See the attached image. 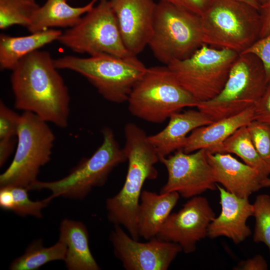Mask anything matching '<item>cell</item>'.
I'll use <instances>...</instances> for the list:
<instances>
[{
	"mask_svg": "<svg viewBox=\"0 0 270 270\" xmlns=\"http://www.w3.org/2000/svg\"><path fill=\"white\" fill-rule=\"evenodd\" d=\"M215 182L230 192L248 198L263 188L266 178L258 170L243 163L229 153H210L206 151ZM267 178V177H266Z\"/></svg>",
	"mask_w": 270,
	"mask_h": 270,
	"instance_id": "16",
	"label": "cell"
},
{
	"mask_svg": "<svg viewBox=\"0 0 270 270\" xmlns=\"http://www.w3.org/2000/svg\"><path fill=\"white\" fill-rule=\"evenodd\" d=\"M14 204V197L10 186H0V206L6 210L12 211Z\"/></svg>",
	"mask_w": 270,
	"mask_h": 270,
	"instance_id": "37",
	"label": "cell"
},
{
	"mask_svg": "<svg viewBox=\"0 0 270 270\" xmlns=\"http://www.w3.org/2000/svg\"><path fill=\"white\" fill-rule=\"evenodd\" d=\"M210 153L233 154L240 157L248 165L258 170L265 177L270 171L258 154L252 142L247 126L238 129L221 144L206 150Z\"/></svg>",
	"mask_w": 270,
	"mask_h": 270,
	"instance_id": "24",
	"label": "cell"
},
{
	"mask_svg": "<svg viewBox=\"0 0 270 270\" xmlns=\"http://www.w3.org/2000/svg\"><path fill=\"white\" fill-rule=\"evenodd\" d=\"M66 246L62 242L50 247L44 246L43 240H34L22 256L15 258L10 264V270H38L48 262L64 260L66 254Z\"/></svg>",
	"mask_w": 270,
	"mask_h": 270,
	"instance_id": "25",
	"label": "cell"
},
{
	"mask_svg": "<svg viewBox=\"0 0 270 270\" xmlns=\"http://www.w3.org/2000/svg\"><path fill=\"white\" fill-rule=\"evenodd\" d=\"M254 120V106L233 116L198 128L188 136L182 149L186 153L219 144L242 126Z\"/></svg>",
	"mask_w": 270,
	"mask_h": 270,
	"instance_id": "21",
	"label": "cell"
},
{
	"mask_svg": "<svg viewBox=\"0 0 270 270\" xmlns=\"http://www.w3.org/2000/svg\"><path fill=\"white\" fill-rule=\"evenodd\" d=\"M238 0L242 1L246 3H247L255 7L256 8L258 9L259 8L260 6V4H258V2H257L256 0Z\"/></svg>",
	"mask_w": 270,
	"mask_h": 270,
	"instance_id": "38",
	"label": "cell"
},
{
	"mask_svg": "<svg viewBox=\"0 0 270 270\" xmlns=\"http://www.w3.org/2000/svg\"><path fill=\"white\" fill-rule=\"evenodd\" d=\"M204 44L242 53L260 38L258 9L238 0H213L201 16Z\"/></svg>",
	"mask_w": 270,
	"mask_h": 270,
	"instance_id": "5",
	"label": "cell"
},
{
	"mask_svg": "<svg viewBox=\"0 0 270 270\" xmlns=\"http://www.w3.org/2000/svg\"><path fill=\"white\" fill-rule=\"evenodd\" d=\"M258 12L261 24L260 38H262L270 34V0L260 6Z\"/></svg>",
	"mask_w": 270,
	"mask_h": 270,
	"instance_id": "35",
	"label": "cell"
},
{
	"mask_svg": "<svg viewBox=\"0 0 270 270\" xmlns=\"http://www.w3.org/2000/svg\"><path fill=\"white\" fill-rule=\"evenodd\" d=\"M62 32L48 29L22 36H0V68L12 70L26 55L38 50L44 46L58 40Z\"/></svg>",
	"mask_w": 270,
	"mask_h": 270,
	"instance_id": "23",
	"label": "cell"
},
{
	"mask_svg": "<svg viewBox=\"0 0 270 270\" xmlns=\"http://www.w3.org/2000/svg\"><path fill=\"white\" fill-rule=\"evenodd\" d=\"M14 157L0 175V186H19L28 188L38 180L40 168L50 159L55 136L48 122L36 114H20Z\"/></svg>",
	"mask_w": 270,
	"mask_h": 270,
	"instance_id": "9",
	"label": "cell"
},
{
	"mask_svg": "<svg viewBox=\"0 0 270 270\" xmlns=\"http://www.w3.org/2000/svg\"><path fill=\"white\" fill-rule=\"evenodd\" d=\"M266 84L260 60L252 53H240L220 93L210 100L199 102L196 108L213 122L233 116L254 106Z\"/></svg>",
	"mask_w": 270,
	"mask_h": 270,
	"instance_id": "8",
	"label": "cell"
},
{
	"mask_svg": "<svg viewBox=\"0 0 270 270\" xmlns=\"http://www.w3.org/2000/svg\"><path fill=\"white\" fill-rule=\"evenodd\" d=\"M238 54L204 44L190 57L174 60L167 66L198 102H206L222 91Z\"/></svg>",
	"mask_w": 270,
	"mask_h": 270,
	"instance_id": "10",
	"label": "cell"
},
{
	"mask_svg": "<svg viewBox=\"0 0 270 270\" xmlns=\"http://www.w3.org/2000/svg\"><path fill=\"white\" fill-rule=\"evenodd\" d=\"M190 11L201 16L213 0H158Z\"/></svg>",
	"mask_w": 270,
	"mask_h": 270,
	"instance_id": "33",
	"label": "cell"
},
{
	"mask_svg": "<svg viewBox=\"0 0 270 270\" xmlns=\"http://www.w3.org/2000/svg\"><path fill=\"white\" fill-rule=\"evenodd\" d=\"M88 240V230L82 222L68 218L62 221L58 240L66 246L64 262L67 269H100L91 252Z\"/></svg>",
	"mask_w": 270,
	"mask_h": 270,
	"instance_id": "20",
	"label": "cell"
},
{
	"mask_svg": "<svg viewBox=\"0 0 270 270\" xmlns=\"http://www.w3.org/2000/svg\"><path fill=\"white\" fill-rule=\"evenodd\" d=\"M16 143L15 138L0 140V166L2 168L12 153Z\"/></svg>",
	"mask_w": 270,
	"mask_h": 270,
	"instance_id": "36",
	"label": "cell"
},
{
	"mask_svg": "<svg viewBox=\"0 0 270 270\" xmlns=\"http://www.w3.org/2000/svg\"><path fill=\"white\" fill-rule=\"evenodd\" d=\"M10 186L14 197L12 212L21 216H30L38 218L42 217V210L52 200L49 196L41 200L33 201L30 198L26 188Z\"/></svg>",
	"mask_w": 270,
	"mask_h": 270,
	"instance_id": "28",
	"label": "cell"
},
{
	"mask_svg": "<svg viewBox=\"0 0 270 270\" xmlns=\"http://www.w3.org/2000/svg\"><path fill=\"white\" fill-rule=\"evenodd\" d=\"M20 115L0 102V140L17 136Z\"/></svg>",
	"mask_w": 270,
	"mask_h": 270,
	"instance_id": "30",
	"label": "cell"
},
{
	"mask_svg": "<svg viewBox=\"0 0 270 270\" xmlns=\"http://www.w3.org/2000/svg\"><path fill=\"white\" fill-rule=\"evenodd\" d=\"M166 167L168 180L160 193L175 192L186 198L217 189L206 149L186 153L182 150L159 158Z\"/></svg>",
	"mask_w": 270,
	"mask_h": 270,
	"instance_id": "12",
	"label": "cell"
},
{
	"mask_svg": "<svg viewBox=\"0 0 270 270\" xmlns=\"http://www.w3.org/2000/svg\"><path fill=\"white\" fill-rule=\"evenodd\" d=\"M175 192L159 194L146 190L141 193L136 215L140 237H156L180 198Z\"/></svg>",
	"mask_w": 270,
	"mask_h": 270,
	"instance_id": "19",
	"label": "cell"
},
{
	"mask_svg": "<svg viewBox=\"0 0 270 270\" xmlns=\"http://www.w3.org/2000/svg\"><path fill=\"white\" fill-rule=\"evenodd\" d=\"M39 7L35 0H0V28L16 24L28 28Z\"/></svg>",
	"mask_w": 270,
	"mask_h": 270,
	"instance_id": "26",
	"label": "cell"
},
{
	"mask_svg": "<svg viewBox=\"0 0 270 270\" xmlns=\"http://www.w3.org/2000/svg\"><path fill=\"white\" fill-rule=\"evenodd\" d=\"M262 186L263 188L270 187V178L267 177L263 180Z\"/></svg>",
	"mask_w": 270,
	"mask_h": 270,
	"instance_id": "39",
	"label": "cell"
},
{
	"mask_svg": "<svg viewBox=\"0 0 270 270\" xmlns=\"http://www.w3.org/2000/svg\"><path fill=\"white\" fill-rule=\"evenodd\" d=\"M215 217L206 198L192 197L179 211L170 214L156 237L178 244L186 254L193 252L197 243L208 236V226Z\"/></svg>",
	"mask_w": 270,
	"mask_h": 270,
	"instance_id": "14",
	"label": "cell"
},
{
	"mask_svg": "<svg viewBox=\"0 0 270 270\" xmlns=\"http://www.w3.org/2000/svg\"><path fill=\"white\" fill-rule=\"evenodd\" d=\"M110 240L115 256L126 270H166L182 252L178 244L156 236L147 242H140L128 235L118 224H114Z\"/></svg>",
	"mask_w": 270,
	"mask_h": 270,
	"instance_id": "13",
	"label": "cell"
},
{
	"mask_svg": "<svg viewBox=\"0 0 270 270\" xmlns=\"http://www.w3.org/2000/svg\"><path fill=\"white\" fill-rule=\"evenodd\" d=\"M68 0H47L34 14L27 28L30 33L42 32L52 27H72L82 15L91 10L98 0H91L86 5L72 7Z\"/></svg>",
	"mask_w": 270,
	"mask_h": 270,
	"instance_id": "22",
	"label": "cell"
},
{
	"mask_svg": "<svg viewBox=\"0 0 270 270\" xmlns=\"http://www.w3.org/2000/svg\"><path fill=\"white\" fill-rule=\"evenodd\" d=\"M253 206L255 218L253 240L256 243L264 244L270 254V196L258 195Z\"/></svg>",
	"mask_w": 270,
	"mask_h": 270,
	"instance_id": "27",
	"label": "cell"
},
{
	"mask_svg": "<svg viewBox=\"0 0 270 270\" xmlns=\"http://www.w3.org/2000/svg\"><path fill=\"white\" fill-rule=\"evenodd\" d=\"M203 44L200 16L168 2H157L148 46L158 61L168 66L186 59Z\"/></svg>",
	"mask_w": 270,
	"mask_h": 270,
	"instance_id": "6",
	"label": "cell"
},
{
	"mask_svg": "<svg viewBox=\"0 0 270 270\" xmlns=\"http://www.w3.org/2000/svg\"><path fill=\"white\" fill-rule=\"evenodd\" d=\"M98 1L76 25L62 32L58 41L74 52L90 56L107 54L124 58L133 55L124 44L110 0Z\"/></svg>",
	"mask_w": 270,
	"mask_h": 270,
	"instance_id": "11",
	"label": "cell"
},
{
	"mask_svg": "<svg viewBox=\"0 0 270 270\" xmlns=\"http://www.w3.org/2000/svg\"><path fill=\"white\" fill-rule=\"evenodd\" d=\"M260 5H262L266 3L268 0H256Z\"/></svg>",
	"mask_w": 270,
	"mask_h": 270,
	"instance_id": "40",
	"label": "cell"
},
{
	"mask_svg": "<svg viewBox=\"0 0 270 270\" xmlns=\"http://www.w3.org/2000/svg\"><path fill=\"white\" fill-rule=\"evenodd\" d=\"M124 44L137 56L151 36L157 2L154 0H110Z\"/></svg>",
	"mask_w": 270,
	"mask_h": 270,
	"instance_id": "15",
	"label": "cell"
},
{
	"mask_svg": "<svg viewBox=\"0 0 270 270\" xmlns=\"http://www.w3.org/2000/svg\"><path fill=\"white\" fill-rule=\"evenodd\" d=\"M247 126L258 154L270 171V125L252 120Z\"/></svg>",
	"mask_w": 270,
	"mask_h": 270,
	"instance_id": "29",
	"label": "cell"
},
{
	"mask_svg": "<svg viewBox=\"0 0 270 270\" xmlns=\"http://www.w3.org/2000/svg\"><path fill=\"white\" fill-rule=\"evenodd\" d=\"M123 148L128 162L124 185L114 196L106 202L108 220L124 227L134 239L138 240L136 215L142 188L146 180L156 179L155 168L158 154L145 132L133 122L126 124Z\"/></svg>",
	"mask_w": 270,
	"mask_h": 270,
	"instance_id": "2",
	"label": "cell"
},
{
	"mask_svg": "<svg viewBox=\"0 0 270 270\" xmlns=\"http://www.w3.org/2000/svg\"><path fill=\"white\" fill-rule=\"evenodd\" d=\"M166 126L160 132L148 136L159 158L182 150L188 134L194 129L213 122L204 113L198 110H188L177 112L168 118Z\"/></svg>",
	"mask_w": 270,
	"mask_h": 270,
	"instance_id": "18",
	"label": "cell"
},
{
	"mask_svg": "<svg viewBox=\"0 0 270 270\" xmlns=\"http://www.w3.org/2000/svg\"><path fill=\"white\" fill-rule=\"evenodd\" d=\"M221 212L210 223L208 236L210 238L224 236L235 244L244 241L252 234L248 219L254 214V206L248 198L238 197L217 184Z\"/></svg>",
	"mask_w": 270,
	"mask_h": 270,
	"instance_id": "17",
	"label": "cell"
},
{
	"mask_svg": "<svg viewBox=\"0 0 270 270\" xmlns=\"http://www.w3.org/2000/svg\"><path fill=\"white\" fill-rule=\"evenodd\" d=\"M244 52L253 54L260 60L264 69L267 82L270 80V34L258 39L242 53Z\"/></svg>",
	"mask_w": 270,
	"mask_h": 270,
	"instance_id": "31",
	"label": "cell"
},
{
	"mask_svg": "<svg viewBox=\"0 0 270 270\" xmlns=\"http://www.w3.org/2000/svg\"><path fill=\"white\" fill-rule=\"evenodd\" d=\"M58 69L75 72L84 77L105 100L127 102L136 83L147 68L136 56L122 58L99 54L88 58L66 56L54 60Z\"/></svg>",
	"mask_w": 270,
	"mask_h": 270,
	"instance_id": "3",
	"label": "cell"
},
{
	"mask_svg": "<svg viewBox=\"0 0 270 270\" xmlns=\"http://www.w3.org/2000/svg\"><path fill=\"white\" fill-rule=\"evenodd\" d=\"M127 102L133 116L154 124H162L184 108L196 107L198 103L166 65L147 68Z\"/></svg>",
	"mask_w": 270,
	"mask_h": 270,
	"instance_id": "4",
	"label": "cell"
},
{
	"mask_svg": "<svg viewBox=\"0 0 270 270\" xmlns=\"http://www.w3.org/2000/svg\"><path fill=\"white\" fill-rule=\"evenodd\" d=\"M234 270H266L268 269L267 263L264 257L260 254L246 260H242Z\"/></svg>",
	"mask_w": 270,
	"mask_h": 270,
	"instance_id": "34",
	"label": "cell"
},
{
	"mask_svg": "<svg viewBox=\"0 0 270 270\" xmlns=\"http://www.w3.org/2000/svg\"><path fill=\"white\" fill-rule=\"evenodd\" d=\"M50 54L36 50L12 70L14 108L36 114L60 128L68 124L70 96Z\"/></svg>",
	"mask_w": 270,
	"mask_h": 270,
	"instance_id": "1",
	"label": "cell"
},
{
	"mask_svg": "<svg viewBox=\"0 0 270 270\" xmlns=\"http://www.w3.org/2000/svg\"><path fill=\"white\" fill-rule=\"evenodd\" d=\"M103 141L88 158L82 160L66 176L51 182L36 180L28 190H48L52 192V200L62 197L83 200L93 188L102 186L106 182L112 170L126 161L122 148L118 143L112 130L102 129Z\"/></svg>",
	"mask_w": 270,
	"mask_h": 270,
	"instance_id": "7",
	"label": "cell"
},
{
	"mask_svg": "<svg viewBox=\"0 0 270 270\" xmlns=\"http://www.w3.org/2000/svg\"><path fill=\"white\" fill-rule=\"evenodd\" d=\"M254 120L270 125V80L262 96L254 106Z\"/></svg>",
	"mask_w": 270,
	"mask_h": 270,
	"instance_id": "32",
	"label": "cell"
}]
</instances>
